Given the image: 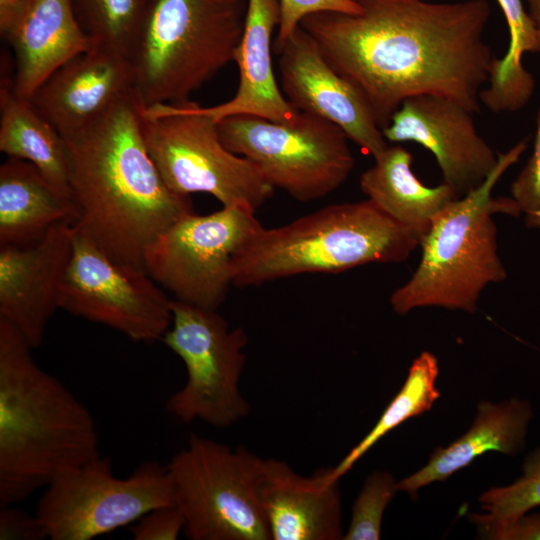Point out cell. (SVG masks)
<instances>
[{"label": "cell", "mask_w": 540, "mask_h": 540, "mask_svg": "<svg viewBox=\"0 0 540 540\" xmlns=\"http://www.w3.org/2000/svg\"><path fill=\"white\" fill-rule=\"evenodd\" d=\"M172 320L162 338L184 363L186 382L166 402L178 421L228 427L248 416L240 390L248 343L242 327L230 328L217 310L172 300Z\"/></svg>", "instance_id": "obj_11"}, {"label": "cell", "mask_w": 540, "mask_h": 540, "mask_svg": "<svg viewBox=\"0 0 540 540\" xmlns=\"http://www.w3.org/2000/svg\"><path fill=\"white\" fill-rule=\"evenodd\" d=\"M74 223L52 227L27 246L0 245V318L39 347L60 309L63 280L73 250Z\"/></svg>", "instance_id": "obj_16"}, {"label": "cell", "mask_w": 540, "mask_h": 540, "mask_svg": "<svg viewBox=\"0 0 540 540\" xmlns=\"http://www.w3.org/2000/svg\"><path fill=\"white\" fill-rule=\"evenodd\" d=\"M482 514H471L469 519L493 523L511 521L540 506V446L524 459L522 475L513 483L493 487L479 497Z\"/></svg>", "instance_id": "obj_28"}, {"label": "cell", "mask_w": 540, "mask_h": 540, "mask_svg": "<svg viewBox=\"0 0 540 540\" xmlns=\"http://www.w3.org/2000/svg\"><path fill=\"white\" fill-rule=\"evenodd\" d=\"M473 114L443 97L413 96L402 102L382 133L390 142H415L429 150L443 183L464 196L485 181L499 156L478 133Z\"/></svg>", "instance_id": "obj_15"}, {"label": "cell", "mask_w": 540, "mask_h": 540, "mask_svg": "<svg viewBox=\"0 0 540 540\" xmlns=\"http://www.w3.org/2000/svg\"><path fill=\"white\" fill-rule=\"evenodd\" d=\"M0 540H43L48 536L35 512L16 504L0 506Z\"/></svg>", "instance_id": "obj_34"}, {"label": "cell", "mask_w": 540, "mask_h": 540, "mask_svg": "<svg viewBox=\"0 0 540 540\" xmlns=\"http://www.w3.org/2000/svg\"><path fill=\"white\" fill-rule=\"evenodd\" d=\"M260 497L271 540L343 538L339 480L329 467L305 477L283 460L264 459Z\"/></svg>", "instance_id": "obj_18"}, {"label": "cell", "mask_w": 540, "mask_h": 540, "mask_svg": "<svg viewBox=\"0 0 540 540\" xmlns=\"http://www.w3.org/2000/svg\"><path fill=\"white\" fill-rule=\"evenodd\" d=\"M170 504L174 494L167 465L148 460L120 478L112 461L100 455L55 477L35 514L51 540H91Z\"/></svg>", "instance_id": "obj_10"}, {"label": "cell", "mask_w": 540, "mask_h": 540, "mask_svg": "<svg viewBox=\"0 0 540 540\" xmlns=\"http://www.w3.org/2000/svg\"><path fill=\"white\" fill-rule=\"evenodd\" d=\"M532 418V406L525 399L480 402L466 433L449 446L435 449L424 467L398 482V490L416 497L420 488L444 481L489 451L515 456L525 446Z\"/></svg>", "instance_id": "obj_21"}, {"label": "cell", "mask_w": 540, "mask_h": 540, "mask_svg": "<svg viewBox=\"0 0 540 540\" xmlns=\"http://www.w3.org/2000/svg\"><path fill=\"white\" fill-rule=\"evenodd\" d=\"M438 374V360L431 352L424 351L414 359L400 391L369 433L336 466L329 467L330 477L340 480L386 434L406 420L430 410L440 397L436 387Z\"/></svg>", "instance_id": "obj_26"}, {"label": "cell", "mask_w": 540, "mask_h": 540, "mask_svg": "<svg viewBox=\"0 0 540 540\" xmlns=\"http://www.w3.org/2000/svg\"><path fill=\"white\" fill-rule=\"evenodd\" d=\"M145 107L134 86L96 120L62 135L74 224L115 261L143 269L150 245L194 212L190 197L167 186L148 152Z\"/></svg>", "instance_id": "obj_2"}, {"label": "cell", "mask_w": 540, "mask_h": 540, "mask_svg": "<svg viewBox=\"0 0 540 540\" xmlns=\"http://www.w3.org/2000/svg\"><path fill=\"white\" fill-rule=\"evenodd\" d=\"M412 161L402 146H388L361 174L360 187L380 210L422 239L436 217L461 196L445 183L424 185L412 171Z\"/></svg>", "instance_id": "obj_23"}, {"label": "cell", "mask_w": 540, "mask_h": 540, "mask_svg": "<svg viewBox=\"0 0 540 540\" xmlns=\"http://www.w3.org/2000/svg\"><path fill=\"white\" fill-rule=\"evenodd\" d=\"M7 41L15 54L14 91L28 99L61 65L93 47L71 0H30Z\"/></svg>", "instance_id": "obj_20"}, {"label": "cell", "mask_w": 540, "mask_h": 540, "mask_svg": "<svg viewBox=\"0 0 540 540\" xmlns=\"http://www.w3.org/2000/svg\"><path fill=\"white\" fill-rule=\"evenodd\" d=\"M274 51L280 88L295 109L336 124L373 158L389 146L362 95L333 69L301 26Z\"/></svg>", "instance_id": "obj_14"}, {"label": "cell", "mask_w": 540, "mask_h": 540, "mask_svg": "<svg viewBox=\"0 0 540 540\" xmlns=\"http://www.w3.org/2000/svg\"><path fill=\"white\" fill-rule=\"evenodd\" d=\"M280 22L273 47L280 46L300 26L301 21L319 12L358 14L361 5L355 0H279Z\"/></svg>", "instance_id": "obj_31"}, {"label": "cell", "mask_w": 540, "mask_h": 540, "mask_svg": "<svg viewBox=\"0 0 540 540\" xmlns=\"http://www.w3.org/2000/svg\"><path fill=\"white\" fill-rule=\"evenodd\" d=\"M0 151L35 165L60 193L71 197L67 146L60 132L4 80L0 97Z\"/></svg>", "instance_id": "obj_24"}, {"label": "cell", "mask_w": 540, "mask_h": 540, "mask_svg": "<svg viewBox=\"0 0 540 540\" xmlns=\"http://www.w3.org/2000/svg\"><path fill=\"white\" fill-rule=\"evenodd\" d=\"M356 1V0H355Z\"/></svg>", "instance_id": "obj_38"}, {"label": "cell", "mask_w": 540, "mask_h": 540, "mask_svg": "<svg viewBox=\"0 0 540 540\" xmlns=\"http://www.w3.org/2000/svg\"><path fill=\"white\" fill-rule=\"evenodd\" d=\"M280 22L279 0H247L242 37L234 61L239 85L233 98L200 111L217 123L229 116L253 115L276 122H293L300 112L278 86L272 65V35Z\"/></svg>", "instance_id": "obj_19"}, {"label": "cell", "mask_w": 540, "mask_h": 540, "mask_svg": "<svg viewBox=\"0 0 540 540\" xmlns=\"http://www.w3.org/2000/svg\"><path fill=\"white\" fill-rule=\"evenodd\" d=\"M151 0H148V2H150Z\"/></svg>", "instance_id": "obj_37"}, {"label": "cell", "mask_w": 540, "mask_h": 540, "mask_svg": "<svg viewBox=\"0 0 540 540\" xmlns=\"http://www.w3.org/2000/svg\"><path fill=\"white\" fill-rule=\"evenodd\" d=\"M420 242L369 199L332 204L276 228L262 226L236 255L232 283L259 286L305 273L402 263Z\"/></svg>", "instance_id": "obj_5"}, {"label": "cell", "mask_w": 540, "mask_h": 540, "mask_svg": "<svg viewBox=\"0 0 540 540\" xmlns=\"http://www.w3.org/2000/svg\"><path fill=\"white\" fill-rule=\"evenodd\" d=\"M73 200L60 193L32 163L9 157L0 166V245L27 246L52 227L75 223Z\"/></svg>", "instance_id": "obj_22"}, {"label": "cell", "mask_w": 540, "mask_h": 540, "mask_svg": "<svg viewBox=\"0 0 540 540\" xmlns=\"http://www.w3.org/2000/svg\"><path fill=\"white\" fill-rule=\"evenodd\" d=\"M481 538L492 540H540V512H527L504 523L470 519Z\"/></svg>", "instance_id": "obj_33"}, {"label": "cell", "mask_w": 540, "mask_h": 540, "mask_svg": "<svg viewBox=\"0 0 540 540\" xmlns=\"http://www.w3.org/2000/svg\"><path fill=\"white\" fill-rule=\"evenodd\" d=\"M73 227V250L60 309L135 342L162 340L171 324L172 300L145 269L115 261L75 224Z\"/></svg>", "instance_id": "obj_13"}, {"label": "cell", "mask_w": 540, "mask_h": 540, "mask_svg": "<svg viewBox=\"0 0 540 540\" xmlns=\"http://www.w3.org/2000/svg\"><path fill=\"white\" fill-rule=\"evenodd\" d=\"M76 19L94 47L130 58L148 0H71Z\"/></svg>", "instance_id": "obj_27"}, {"label": "cell", "mask_w": 540, "mask_h": 540, "mask_svg": "<svg viewBox=\"0 0 540 540\" xmlns=\"http://www.w3.org/2000/svg\"><path fill=\"white\" fill-rule=\"evenodd\" d=\"M134 86L129 57L93 46L56 69L29 99L65 135L96 120Z\"/></svg>", "instance_id": "obj_17"}, {"label": "cell", "mask_w": 540, "mask_h": 540, "mask_svg": "<svg viewBox=\"0 0 540 540\" xmlns=\"http://www.w3.org/2000/svg\"><path fill=\"white\" fill-rule=\"evenodd\" d=\"M32 349L0 318V506L101 455L93 415L36 363Z\"/></svg>", "instance_id": "obj_3"}, {"label": "cell", "mask_w": 540, "mask_h": 540, "mask_svg": "<svg viewBox=\"0 0 540 540\" xmlns=\"http://www.w3.org/2000/svg\"><path fill=\"white\" fill-rule=\"evenodd\" d=\"M222 143L251 161L274 187L298 201L320 199L354 168L349 138L336 124L300 112L293 122L234 115L217 123Z\"/></svg>", "instance_id": "obj_9"}, {"label": "cell", "mask_w": 540, "mask_h": 540, "mask_svg": "<svg viewBox=\"0 0 540 540\" xmlns=\"http://www.w3.org/2000/svg\"><path fill=\"white\" fill-rule=\"evenodd\" d=\"M30 0H0V34L6 41L25 13Z\"/></svg>", "instance_id": "obj_35"}, {"label": "cell", "mask_w": 540, "mask_h": 540, "mask_svg": "<svg viewBox=\"0 0 540 540\" xmlns=\"http://www.w3.org/2000/svg\"><path fill=\"white\" fill-rule=\"evenodd\" d=\"M528 14L540 35V0H528Z\"/></svg>", "instance_id": "obj_36"}, {"label": "cell", "mask_w": 540, "mask_h": 540, "mask_svg": "<svg viewBox=\"0 0 540 540\" xmlns=\"http://www.w3.org/2000/svg\"><path fill=\"white\" fill-rule=\"evenodd\" d=\"M246 11L247 0H151L130 56L146 107L189 99L234 61Z\"/></svg>", "instance_id": "obj_6"}, {"label": "cell", "mask_w": 540, "mask_h": 540, "mask_svg": "<svg viewBox=\"0 0 540 540\" xmlns=\"http://www.w3.org/2000/svg\"><path fill=\"white\" fill-rule=\"evenodd\" d=\"M398 490V482L387 471H375L365 480L357 496L344 540H378L384 511Z\"/></svg>", "instance_id": "obj_29"}, {"label": "cell", "mask_w": 540, "mask_h": 540, "mask_svg": "<svg viewBox=\"0 0 540 540\" xmlns=\"http://www.w3.org/2000/svg\"><path fill=\"white\" fill-rule=\"evenodd\" d=\"M264 459L191 434L167 465L192 540H271L260 484Z\"/></svg>", "instance_id": "obj_7"}, {"label": "cell", "mask_w": 540, "mask_h": 540, "mask_svg": "<svg viewBox=\"0 0 540 540\" xmlns=\"http://www.w3.org/2000/svg\"><path fill=\"white\" fill-rule=\"evenodd\" d=\"M497 2L508 26L509 46L506 54L495 60L480 101L492 112H515L526 106L534 92V76L525 69L522 57L540 52V35L521 0Z\"/></svg>", "instance_id": "obj_25"}, {"label": "cell", "mask_w": 540, "mask_h": 540, "mask_svg": "<svg viewBox=\"0 0 540 540\" xmlns=\"http://www.w3.org/2000/svg\"><path fill=\"white\" fill-rule=\"evenodd\" d=\"M148 152L167 186L189 196L203 192L223 206L245 201L262 206L274 187L247 158L222 143L217 122L189 99L145 107Z\"/></svg>", "instance_id": "obj_8"}, {"label": "cell", "mask_w": 540, "mask_h": 540, "mask_svg": "<svg viewBox=\"0 0 540 540\" xmlns=\"http://www.w3.org/2000/svg\"><path fill=\"white\" fill-rule=\"evenodd\" d=\"M245 201L206 215L189 213L147 249L144 267L175 299L217 310L232 283L233 261L263 226Z\"/></svg>", "instance_id": "obj_12"}, {"label": "cell", "mask_w": 540, "mask_h": 540, "mask_svg": "<svg viewBox=\"0 0 540 540\" xmlns=\"http://www.w3.org/2000/svg\"><path fill=\"white\" fill-rule=\"evenodd\" d=\"M185 520L175 504L160 506L142 516L131 527L134 540H176L184 532Z\"/></svg>", "instance_id": "obj_32"}, {"label": "cell", "mask_w": 540, "mask_h": 540, "mask_svg": "<svg viewBox=\"0 0 540 540\" xmlns=\"http://www.w3.org/2000/svg\"><path fill=\"white\" fill-rule=\"evenodd\" d=\"M510 197L516 203L527 228L540 231V106L532 154L513 180Z\"/></svg>", "instance_id": "obj_30"}, {"label": "cell", "mask_w": 540, "mask_h": 540, "mask_svg": "<svg viewBox=\"0 0 540 540\" xmlns=\"http://www.w3.org/2000/svg\"><path fill=\"white\" fill-rule=\"evenodd\" d=\"M358 14L319 12L300 26L368 104L383 130L402 102L434 95L480 112L497 57L484 39L487 0H356Z\"/></svg>", "instance_id": "obj_1"}, {"label": "cell", "mask_w": 540, "mask_h": 540, "mask_svg": "<svg viewBox=\"0 0 540 540\" xmlns=\"http://www.w3.org/2000/svg\"><path fill=\"white\" fill-rule=\"evenodd\" d=\"M528 140L524 138L499 154L496 167L485 181L436 217L421 239L416 270L390 295L395 313L406 315L424 307L475 313L483 290L507 278L493 216L518 217L520 212L511 197L494 198L492 191L525 152Z\"/></svg>", "instance_id": "obj_4"}]
</instances>
